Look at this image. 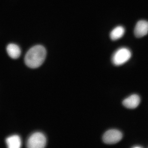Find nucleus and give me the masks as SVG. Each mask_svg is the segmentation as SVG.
I'll return each mask as SVG.
<instances>
[{
	"instance_id": "nucleus-6",
	"label": "nucleus",
	"mask_w": 148,
	"mask_h": 148,
	"mask_svg": "<svg viewBox=\"0 0 148 148\" xmlns=\"http://www.w3.org/2000/svg\"><path fill=\"white\" fill-rule=\"evenodd\" d=\"M140 102L139 97L136 94H134L125 99L123 101V104L127 108L134 109L138 106Z\"/></svg>"
},
{
	"instance_id": "nucleus-9",
	"label": "nucleus",
	"mask_w": 148,
	"mask_h": 148,
	"mask_svg": "<svg viewBox=\"0 0 148 148\" xmlns=\"http://www.w3.org/2000/svg\"><path fill=\"white\" fill-rule=\"evenodd\" d=\"M125 33V29L123 27L119 26L116 27L111 31L110 36L112 40L119 39L123 37Z\"/></svg>"
},
{
	"instance_id": "nucleus-3",
	"label": "nucleus",
	"mask_w": 148,
	"mask_h": 148,
	"mask_svg": "<svg viewBox=\"0 0 148 148\" xmlns=\"http://www.w3.org/2000/svg\"><path fill=\"white\" fill-rule=\"evenodd\" d=\"M46 138L42 133L36 132L29 137L27 142V147L29 148H42L46 145Z\"/></svg>"
},
{
	"instance_id": "nucleus-1",
	"label": "nucleus",
	"mask_w": 148,
	"mask_h": 148,
	"mask_svg": "<svg viewBox=\"0 0 148 148\" xmlns=\"http://www.w3.org/2000/svg\"><path fill=\"white\" fill-rule=\"evenodd\" d=\"M46 56L45 48L41 45L33 46L29 49L25 55V64L29 68H38L43 63Z\"/></svg>"
},
{
	"instance_id": "nucleus-7",
	"label": "nucleus",
	"mask_w": 148,
	"mask_h": 148,
	"mask_svg": "<svg viewBox=\"0 0 148 148\" xmlns=\"http://www.w3.org/2000/svg\"><path fill=\"white\" fill-rule=\"evenodd\" d=\"M7 147L9 148H19L22 145L21 138L18 135H14L8 137L5 140Z\"/></svg>"
},
{
	"instance_id": "nucleus-4",
	"label": "nucleus",
	"mask_w": 148,
	"mask_h": 148,
	"mask_svg": "<svg viewBox=\"0 0 148 148\" xmlns=\"http://www.w3.org/2000/svg\"><path fill=\"white\" fill-rule=\"evenodd\" d=\"M123 138V134L119 130L112 129L106 131L103 134V140L105 143L114 144L118 143Z\"/></svg>"
},
{
	"instance_id": "nucleus-10",
	"label": "nucleus",
	"mask_w": 148,
	"mask_h": 148,
	"mask_svg": "<svg viewBox=\"0 0 148 148\" xmlns=\"http://www.w3.org/2000/svg\"><path fill=\"white\" fill-rule=\"evenodd\" d=\"M134 148H141L142 147H140V146H138V147H134Z\"/></svg>"
},
{
	"instance_id": "nucleus-2",
	"label": "nucleus",
	"mask_w": 148,
	"mask_h": 148,
	"mask_svg": "<svg viewBox=\"0 0 148 148\" xmlns=\"http://www.w3.org/2000/svg\"><path fill=\"white\" fill-rule=\"evenodd\" d=\"M131 55V51L127 48H120L113 55L112 59V63L115 66L121 65L130 60Z\"/></svg>"
},
{
	"instance_id": "nucleus-8",
	"label": "nucleus",
	"mask_w": 148,
	"mask_h": 148,
	"mask_svg": "<svg viewBox=\"0 0 148 148\" xmlns=\"http://www.w3.org/2000/svg\"><path fill=\"white\" fill-rule=\"evenodd\" d=\"M7 53L11 58H18L21 54V50L19 46L15 44H10L7 47Z\"/></svg>"
},
{
	"instance_id": "nucleus-5",
	"label": "nucleus",
	"mask_w": 148,
	"mask_h": 148,
	"mask_svg": "<svg viewBox=\"0 0 148 148\" xmlns=\"http://www.w3.org/2000/svg\"><path fill=\"white\" fill-rule=\"evenodd\" d=\"M148 33V22L141 20L138 21L135 26L134 33L137 38H142Z\"/></svg>"
}]
</instances>
